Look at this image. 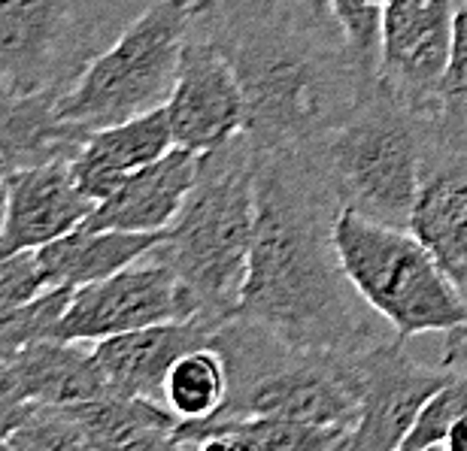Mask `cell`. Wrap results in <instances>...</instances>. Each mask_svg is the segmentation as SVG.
Segmentation results:
<instances>
[{"mask_svg":"<svg viewBox=\"0 0 467 451\" xmlns=\"http://www.w3.org/2000/svg\"><path fill=\"white\" fill-rule=\"evenodd\" d=\"M425 152L467 161V9L459 13L455 49L441 97L425 118Z\"/></svg>","mask_w":467,"mask_h":451,"instance_id":"cb8c5ba5","label":"cell"},{"mask_svg":"<svg viewBox=\"0 0 467 451\" xmlns=\"http://www.w3.org/2000/svg\"><path fill=\"white\" fill-rule=\"evenodd\" d=\"M25 406L27 400L18 388L13 366H9V361H0V448H6V439L16 430Z\"/></svg>","mask_w":467,"mask_h":451,"instance_id":"f546056e","label":"cell"},{"mask_svg":"<svg viewBox=\"0 0 467 451\" xmlns=\"http://www.w3.org/2000/svg\"><path fill=\"white\" fill-rule=\"evenodd\" d=\"M194 25V0H155L61 91L58 116L98 130L164 107Z\"/></svg>","mask_w":467,"mask_h":451,"instance_id":"8992f818","label":"cell"},{"mask_svg":"<svg viewBox=\"0 0 467 451\" xmlns=\"http://www.w3.org/2000/svg\"><path fill=\"white\" fill-rule=\"evenodd\" d=\"M452 370V366H450ZM467 415V370H452L431 400L425 403L419 412L413 430L404 439V451H428V448H443L446 436L455 427V421Z\"/></svg>","mask_w":467,"mask_h":451,"instance_id":"4316f807","label":"cell"},{"mask_svg":"<svg viewBox=\"0 0 467 451\" xmlns=\"http://www.w3.org/2000/svg\"><path fill=\"white\" fill-rule=\"evenodd\" d=\"M313 155L343 210L410 228L425 161V116L377 82L358 107L316 137Z\"/></svg>","mask_w":467,"mask_h":451,"instance_id":"5b68a950","label":"cell"},{"mask_svg":"<svg viewBox=\"0 0 467 451\" xmlns=\"http://www.w3.org/2000/svg\"><path fill=\"white\" fill-rule=\"evenodd\" d=\"M219 6H222V0H194V13H198V22H207V18H213Z\"/></svg>","mask_w":467,"mask_h":451,"instance_id":"836d02e7","label":"cell"},{"mask_svg":"<svg viewBox=\"0 0 467 451\" xmlns=\"http://www.w3.org/2000/svg\"><path fill=\"white\" fill-rule=\"evenodd\" d=\"M61 91H22L0 82V155L6 164L40 167L73 161L91 130L58 116Z\"/></svg>","mask_w":467,"mask_h":451,"instance_id":"ac0fdd59","label":"cell"},{"mask_svg":"<svg viewBox=\"0 0 467 451\" xmlns=\"http://www.w3.org/2000/svg\"><path fill=\"white\" fill-rule=\"evenodd\" d=\"M161 233H130V231H95L79 228L64 233L49 246L36 249L49 285L82 288L100 282L113 272L130 267L155 249Z\"/></svg>","mask_w":467,"mask_h":451,"instance_id":"ffe728a7","label":"cell"},{"mask_svg":"<svg viewBox=\"0 0 467 451\" xmlns=\"http://www.w3.org/2000/svg\"><path fill=\"white\" fill-rule=\"evenodd\" d=\"M334 240L355 291L400 340L467 324V300L410 228L340 210Z\"/></svg>","mask_w":467,"mask_h":451,"instance_id":"52a82bcc","label":"cell"},{"mask_svg":"<svg viewBox=\"0 0 467 451\" xmlns=\"http://www.w3.org/2000/svg\"><path fill=\"white\" fill-rule=\"evenodd\" d=\"M82 448H173L180 418L164 403L104 391L100 397L73 403Z\"/></svg>","mask_w":467,"mask_h":451,"instance_id":"7402d4cb","label":"cell"},{"mask_svg":"<svg viewBox=\"0 0 467 451\" xmlns=\"http://www.w3.org/2000/svg\"><path fill=\"white\" fill-rule=\"evenodd\" d=\"M391 0H331L334 18L347 40V49L358 70L370 82L379 79V36L382 13Z\"/></svg>","mask_w":467,"mask_h":451,"instance_id":"484cf974","label":"cell"},{"mask_svg":"<svg viewBox=\"0 0 467 451\" xmlns=\"http://www.w3.org/2000/svg\"><path fill=\"white\" fill-rule=\"evenodd\" d=\"M441 364L452 366V370H467V324H459V327H452V331H446Z\"/></svg>","mask_w":467,"mask_h":451,"instance_id":"4dcf8cb0","label":"cell"},{"mask_svg":"<svg viewBox=\"0 0 467 451\" xmlns=\"http://www.w3.org/2000/svg\"><path fill=\"white\" fill-rule=\"evenodd\" d=\"M459 4H462V9H467V0H459Z\"/></svg>","mask_w":467,"mask_h":451,"instance_id":"e575fe53","label":"cell"},{"mask_svg":"<svg viewBox=\"0 0 467 451\" xmlns=\"http://www.w3.org/2000/svg\"><path fill=\"white\" fill-rule=\"evenodd\" d=\"M349 434L301 425L285 418H207L180 421L173 448H234V451H347Z\"/></svg>","mask_w":467,"mask_h":451,"instance_id":"44dd1931","label":"cell"},{"mask_svg":"<svg viewBox=\"0 0 467 451\" xmlns=\"http://www.w3.org/2000/svg\"><path fill=\"white\" fill-rule=\"evenodd\" d=\"M6 361L27 403H82L107 391L91 343L49 336L25 345Z\"/></svg>","mask_w":467,"mask_h":451,"instance_id":"d6986e66","label":"cell"},{"mask_svg":"<svg viewBox=\"0 0 467 451\" xmlns=\"http://www.w3.org/2000/svg\"><path fill=\"white\" fill-rule=\"evenodd\" d=\"M237 70L255 155L313 143L358 107L377 82L352 61L340 31H301L265 18L201 22Z\"/></svg>","mask_w":467,"mask_h":451,"instance_id":"7a4b0ae2","label":"cell"},{"mask_svg":"<svg viewBox=\"0 0 467 451\" xmlns=\"http://www.w3.org/2000/svg\"><path fill=\"white\" fill-rule=\"evenodd\" d=\"M182 318H201L189 291L171 267L146 255L113 276L73 288L70 303L55 327V340L98 343Z\"/></svg>","mask_w":467,"mask_h":451,"instance_id":"9c48e42d","label":"cell"},{"mask_svg":"<svg viewBox=\"0 0 467 451\" xmlns=\"http://www.w3.org/2000/svg\"><path fill=\"white\" fill-rule=\"evenodd\" d=\"M95 200L73 179L70 161L18 167L9 176L6 215L0 228V258L36 251L77 231Z\"/></svg>","mask_w":467,"mask_h":451,"instance_id":"4fadbf2b","label":"cell"},{"mask_svg":"<svg viewBox=\"0 0 467 451\" xmlns=\"http://www.w3.org/2000/svg\"><path fill=\"white\" fill-rule=\"evenodd\" d=\"M91 0H0V82L64 91L95 58Z\"/></svg>","mask_w":467,"mask_h":451,"instance_id":"ba28073f","label":"cell"},{"mask_svg":"<svg viewBox=\"0 0 467 451\" xmlns=\"http://www.w3.org/2000/svg\"><path fill=\"white\" fill-rule=\"evenodd\" d=\"M228 400V364L216 345L182 354L167 373L164 406L180 421H207Z\"/></svg>","mask_w":467,"mask_h":451,"instance_id":"603a6c76","label":"cell"},{"mask_svg":"<svg viewBox=\"0 0 467 451\" xmlns=\"http://www.w3.org/2000/svg\"><path fill=\"white\" fill-rule=\"evenodd\" d=\"M443 448H452V451H467V415L462 421H455V427L450 430L446 436V446Z\"/></svg>","mask_w":467,"mask_h":451,"instance_id":"d6a6232c","label":"cell"},{"mask_svg":"<svg viewBox=\"0 0 467 451\" xmlns=\"http://www.w3.org/2000/svg\"><path fill=\"white\" fill-rule=\"evenodd\" d=\"M201 155L173 146L158 161L130 173L113 194L95 203L82 228L95 231H130L164 233L180 215L185 197L198 179Z\"/></svg>","mask_w":467,"mask_h":451,"instance_id":"9a60e30c","label":"cell"},{"mask_svg":"<svg viewBox=\"0 0 467 451\" xmlns=\"http://www.w3.org/2000/svg\"><path fill=\"white\" fill-rule=\"evenodd\" d=\"M459 13V0H391L382 13L379 82L425 118L450 70Z\"/></svg>","mask_w":467,"mask_h":451,"instance_id":"30bf717a","label":"cell"},{"mask_svg":"<svg viewBox=\"0 0 467 451\" xmlns=\"http://www.w3.org/2000/svg\"><path fill=\"white\" fill-rule=\"evenodd\" d=\"M410 231L467 300V161L425 152Z\"/></svg>","mask_w":467,"mask_h":451,"instance_id":"2e32d148","label":"cell"},{"mask_svg":"<svg viewBox=\"0 0 467 451\" xmlns=\"http://www.w3.org/2000/svg\"><path fill=\"white\" fill-rule=\"evenodd\" d=\"M213 18H265L301 31H340L331 0H222Z\"/></svg>","mask_w":467,"mask_h":451,"instance_id":"83f0119b","label":"cell"},{"mask_svg":"<svg viewBox=\"0 0 467 451\" xmlns=\"http://www.w3.org/2000/svg\"><path fill=\"white\" fill-rule=\"evenodd\" d=\"M173 146L171 116L167 107H158L137 118L91 130L79 155L70 161V170L77 185L98 203L113 194L130 173L158 161Z\"/></svg>","mask_w":467,"mask_h":451,"instance_id":"e0dca14e","label":"cell"},{"mask_svg":"<svg viewBox=\"0 0 467 451\" xmlns=\"http://www.w3.org/2000/svg\"><path fill=\"white\" fill-rule=\"evenodd\" d=\"M213 345L228 364V400L213 418H285L343 430L358 421L355 354L310 352L249 318H225Z\"/></svg>","mask_w":467,"mask_h":451,"instance_id":"277c9868","label":"cell"},{"mask_svg":"<svg viewBox=\"0 0 467 451\" xmlns=\"http://www.w3.org/2000/svg\"><path fill=\"white\" fill-rule=\"evenodd\" d=\"M258 155L246 134L201 155L180 215L149 251L189 291L194 313L225 322L237 313L255 233Z\"/></svg>","mask_w":467,"mask_h":451,"instance_id":"3957f363","label":"cell"},{"mask_svg":"<svg viewBox=\"0 0 467 451\" xmlns=\"http://www.w3.org/2000/svg\"><path fill=\"white\" fill-rule=\"evenodd\" d=\"M164 107L171 116L173 143L189 152L207 155L243 134L246 103L237 70L201 22L185 43L176 86Z\"/></svg>","mask_w":467,"mask_h":451,"instance_id":"7c38bea8","label":"cell"},{"mask_svg":"<svg viewBox=\"0 0 467 451\" xmlns=\"http://www.w3.org/2000/svg\"><path fill=\"white\" fill-rule=\"evenodd\" d=\"M340 210L310 146L258 155L255 233L234 315L331 354H358L395 333L343 270L334 240Z\"/></svg>","mask_w":467,"mask_h":451,"instance_id":"6da1fadb","label":"cell"},{"mask_svg":"<svg viewBox=\"0 0 467 451\" xmlns=\"http://www.w3.org/2000/svg\"><path fill=\"white\" fill-rule=\"evenodd\" d=\"M73 297V288L55 285L43 291L31 303L0 313V361L16 358L25 345L36 340H55V327H58L64 309H67Z\"/></svg>","mask_w":467,"mask_h":451,"instance_id":"d4e9b609","label":"cell"},{"mask_svg":"<svg viewBox=\"0 0 467 451\" xmlns=\"http://www.w3.org/2000/svg\"><path fill=\"white\" fill-rule=\"evenodd\" d=\"M49 288L52 285L36 251H16V255L0 258V313L31 303Z\"/></svg>","mask_w":467,"mask_h":451,"instance_id":"f1b7e54d","label":"cell"},{"mask_svg":"<svg viewBox=\"0 0 467 451\" xmlns=\"http://www.w3.org/2000/svg\"><path fill=\"white\" fill-rule=\"evenodd\" d=\"M355 370H358V421L347 451L400 448L422 406L452 375L443 364H419L413 354H407L398 333L355 354Z\"/></svg>","mask_w":467,"mask_h":451,"instance_id":"8fae6325","label":"cell"},{"mask_svg":"<svg viewBox=\"0 0 467 451\" xmlns=\"http://www.w3.org/2000/svg\"><path fill=\"white\" fill-rule=\"evenodd\" d=\"M9 176L13 167L6 164V158L0 155V228H4V215H6V197H9Z\"/></svg>","mask_w":467,"mask_h":451,"instance_id":"1f68e13d","label":"cell"},{"mask_svg":"<svg viewBox=\"0 0 467 451\" xmlns=\"http://www.w3.org/2000/svg\"><path fill=\"white\" fill-rule=\"evenodd\" d=\"M219 324L222 322H210V318H182V322H164L98 340L95 361L107 391L164 403L167 373L182 354L210 345Z\"/></svg>","mask_w":467,"mask_h":451,"instance_id":"5bb4252c","label":"cell"}]
</instances>
